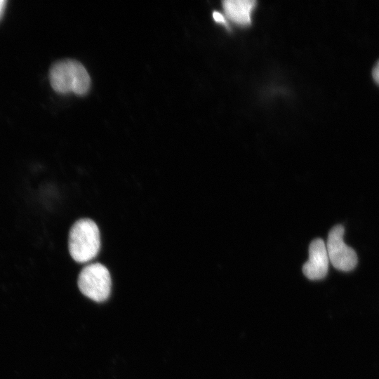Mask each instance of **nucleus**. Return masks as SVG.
<instances>
[{"instance_id":"nucleus-1","label":"nucleus","mask_w":379,"mask_h":379,"mask_svg":"<svg viewBox=\"0 0 379 379\" xmlns=\"http://www.w3.org/2000/svg\"><path fill=\"white\" fill-rule=\"evenodd\" d=\"M49 80L53 90L58 93L73 92L84 95L91 88V77L85 67L74 59L55 62L49 70Z\"/></svg>"},{"instance_id":"nucleus-2","label":"nucleus","mask_w":379,"mask_h":379,"mask_svg":"<svg viewBox=\"0 0 379 379\" xmlns=\"http://www.w3.org/2000/svg\"><path fill=\"white\" fill-rule=\"evenodd\" d=\"M69 251L72 258L78 262H86L93 259L100 248V231L91 219L77 220L69 234Z\"/></svg>"},{"instance_id":"nucleus-3","label":"nucleus","mask_w":379,"mask_h":379,"mask_svg":"<svg viewBox=\"0 0 379 379\" xmlns=\"http://www.w3.org/2000/svg\"><path fill=\"white\" fill-rule=\"evenodd\" d=\"M77 284L81 293L95 302H104L110 295V274L100 263H91L84 267L79 274Z\"/></svg>"},{"instance_id":"nucleus-4","label":"nucleus","mask_w":379,"mask_h":379,"mask_svg":"<svg viewBox=\"0 0 379 379\" xmlns=\"http://www.w3.org/2000/svg\"><path fill=\"white\" fill-rule=\"evenodd\" d=\"M344 227L341 225L334 226L329 232L326 249L329 261L338 270H352L357 263V255L353 248L343 241Z\"/></svg>"},{"instance_id":"nucleus-5","label":"nucleus","mask_w":379,"mask_h":379,"mask_svg":"<svg viewBox=\"0 0 379 379\" xmlns=\"http://www.w3.org/2000/svg\"><path fill=\"white\" fill-rule=\"evenodd\" d=\"M326 246L321 239L313 240L309 247V259L302 266L305 276L311 280L324 278L328 270Z\"/></svg>"},{"instance_id":"nucleus-6","label":"nucleus","mask_w":379,"mask_h":379,"mask_svg":"<svg viewBox=\"0 0 379 379\" xmlns=\"http://www.w3.org/2000/svg\"><path fill=\"white\" fill-rule=\"evenodd\" d=\"M255 4L256 1L253 0H226L222 1V7L232 21L247 25L251 23V13Z\"/></svg>"},{"instance_id":"nucleus-7","label":"nucleus","mask_w":379,"mask_h":379,"mask_svg":"<svg viewBox=\"0 0 379 379\" xmlns=\"http://www.w3.org/2000/svg\"><path fill=\"white\" fill-rule=\"evenodd\" d=\"M372 74L374 80L379 84V60L373 66Z\"/></svg>"},{"instance_id":"nucleus-8","label":"nucleus","mask_w":379,"mask_h":379,"mask_svg":"<svg viewBox=\"0 0 379 379\" xmlns=\"http://www.w3.org/2000/svg\"><path fill=\"white\" fill-rule=\"evenodd\" d=\"M213 16L214 20L216 22H218L219 23L226 25L225 20L224 17L222 16V15L221 13H218L217 11H215L213 13Z\"/></svg>"},{"instance_id":"nucleus-9","label":"nucleus","mask_w":379,"mask_h":379,"mask_svg":"<svg viewBox=\"0 0 379 379\" xmlns=\"http://www.w3.org/2000/svg\"><path fill=\"white\" fill-rule=\"evenodd\" d=\"M6 3H7L6 0H0V18L1 17L4 11Z\"/></svg>"}]
</instances>
